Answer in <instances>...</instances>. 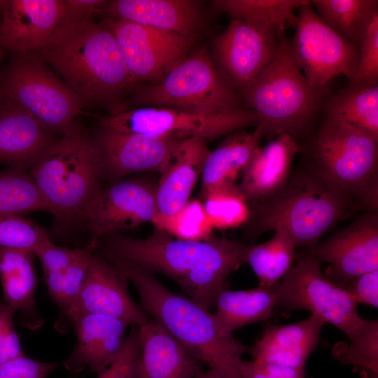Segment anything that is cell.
Segmentation results:
<instances>
[{"instance_id":"obj_46","label":"cell","mask_w":378,"mask_h":378,"mask_svg":"<svg viewBox=\"0 0 378 378\" xmlns=\"http://www.w3.org/2000/svg\"><path fill=\"white\" fill-rule=\"evenodd\" d=\"M196 378H221L218 374L210 369L201 372Z\"/></svg>"},{"instance_id":"obj_26","label":"cell","mask_w":378,"mask_h":378,"mask_svg":"<svg viewBox=\"0 0 378 378\" xmlns=\"http://www.w3.org/2000/svg\"><path fill=\"white\" fill-rule=\"evenodd\" d=\"M98 244L90 240L86 246L72 249L57 246L50 240L35 252L48 293L65 317L81 288Z\"/></svg>"},{"instance_id":"obj_9","label":"cell","mask_w":378,"mask_h":378,"mask_svg":"<svg viewBox=\"0 0 378 378\" xmlns=\"http://www.w3.org/2000/svg\"><path fill=\"white\" fill-rule=\"evenodd\" d=\"M241 102L229 78L204 50H199L160 82L136 88L126 108L159 107L214 113L239 108Z\"/></svg>"},{"instance_id":"obj_18","label":"cell","mask_w":378,"mask_h":378,"mask_svg":"<svg viewBox=\"0 0 378 378\" xmlns=\"http://www.w3.org/2000/svg\"><path fill=\"white\" fill-rule=\"evenodd\" d=\"M128 280L114 264L93 252L81 288L66 316L100 314L118 318L127 326H140L148 316L128 290Z\"/></svg>"},{"instance_id":"obj_11","label":"cell","mask_w":378,"mask_h":378,"mask_svg":"<svg viewBox=\"0 0 378 378\" xmlns=\"http://www.w3.org/2000/svg\"><path fill=\"white\" fill-rule=\"evenodd\" d=\"M258 124L255 113L241 107L202 113L173 108L136 107L119 110L100 118L99 127L124 133L198 137L206 141Z\"/></svg>"},{"instance_id":"obj_5","label":"cell","mask_w":378,"mask_h":378,"mask_svg":"<svg viewBox=\"0 0 378 378\" xmlns=\"http://www.w3.org/2000/svg\"><path fill=\"white\" fill-rule=\"evenodd\" d=\"M250 235L285 231L295 248L309 249L338 221L356 209L308 166L291 174L286 185L270 198L250 205Z\"/></svg>"},{"instance_id":"obj_45","label":"cell","mask_w":378,"mask_h":378,"mask_svg":"<svg viewBox=\"0 0 378 378\" xmlns=\"http://www.w3.org/2000/svg\"><path fill=\"white\" fill-rule=\"evenodd\" d=\"M108 1L104 0H63L64 15L63 20L94 18L104 13Z\"/></svg>"},{"instance_id":"obj_8","label":"cell","mask_w":378,"mask_h":378,"mask_svg":"<svg viewBox=\"0 0 378 378\" xmlns=\"http://www.w3.org/2000/svg\"><path fill=\"white\" fill-rule=\"evenodd\" d=\"M299 146L308 160L307 166L352 204L378 176V141L340 119L322 115L312 134Z\"/></svg>"},{"instance_id":"obj_7","label":"cell","mask_w":378,"mask_h":378,"mask_svg":"<svg viewBox=\"0 0 378 378\" xmlns=\"http://www.w3.org/2000/svg\"><path fill=\"white\" fill-rule=\"evenodd\" d=\"M271 288L276 305L317 315L346 334L351 344L378 347L377 320L362 318L357 311L358 304L326 277L321 262L309 253L291 266Z\"/></svg>"},{"instance_id":"obj_3","label":"cell","mask_w":378,"mask_h":378,"mask_svg":"<svg viewBox=\"0 0 378 378\" xmlns=\"http://www.w3.org/2000/svg\"><path fill=\"white\" fill-rule=\"evenodd\" d=\"M136 288L139 304L221 378H242L240 365L248 347L218 330L213 314L190 298L171 291L155 277L126 261L112 262Z\"/></svg>"},{"instance_id":"obj_2","label":"cell","mask_w":378,"mask_h":378,"mask_svg":"<svg viewBox=\"0 0 378 378\" xmlns=\"http://www.w3.org/2000/svg\"><path fill=\"white\" fill-rule=\"evenodd\" d=\"M34 52L61 76L83 106L116 104L135 85L112 33L94 18L62 20Z\"/></svg>"},{"instance_id":"obj_43","label":"cell","mask_w":378,"mask_h":378,"mask_svg":"<svg viewBox=\"0 0 378 378\" xmlns=\"http://www.w3.org/2000/svg\"><path fill=\"white\" fill-rule=\"evenodd\" d=\"M242 378H305V370L274 363L242 360Z\"/></svg>"},{"instance_id":"obj_31","label":"cell","mask_w":378,"mask_h":378,"mask_svg":"<svg viewBox=\"0 0 378 378\" xmlns=\"http://www.w3.org/2000/svg\"><path fill=\"white\" fill-rule=\"evenodd\" d=\"M322 115L343 120L378 141V84L351 86L330 94Z\"/></svg>"},{"instance_id":"obj_49","label":"cell","mask_w":378,"mask_h":378,"mask_svg":"<svg viewBox=\"0 0 378 378\" xmlns=\"http://www.w3.org/2000/svg\"><path fill=\"white\" fill-rule=\"evenodd\" d=\"M79 378H82V377H79Z\"/></svg>"},{"instance_id":"obj_35","label":"cell","mask_w":378,"mask_h":378,"mask_svg":"<svg viewBox=\"0 0 378 378\" xmlns=\"http://www.w3.org/2000/svg\"><path fill=\"white\" fill-rule=\"evenodd\" d=\"M49 209L28 172L11 168L0 172V216Z\"/></svg>"},{"instance_id":"obj_16","label":"cell","mask_w":378,"mask_h":378,"mask_svg":"<svg viewBox=\"0 0 378 378\" xmlns=\"http://www.w3.org/2000/svg\"><path fill=\"white\" fill-rule=\"evenodd\" d=\"M157 186L139 178L122 179L101 188L84 218L92 241L121 230H132L157 214Z\"/></svg>"},{"instance_id":"obj_12","label":"cell","mask_w":378,"mask_h":378,"mask_svg":"<svg viewBox=\"0 0 378 378\" xmlns=\"http://www.w3.org/2000/svg\"><path fill=\"white\" fill-rule=\"evenodd\" d=\"M298 10L290 47L296 65L309 83L325 88L340 74L351 81L358 67V48L324 24L310 1Z\"/></svg>"},{"instance_id":"obj_40","label":"cell","mask_w":378,"mask_h":378,"mask_svg":"<svg viewBox=\"0 0 378 378\" xmlns=\"http://www.w3.org/2000/svg\"><path fill=\"white\" fill-rule=\"evenodd\" d=\"M139 358V326L134 325L118 355L97 378H138Z\"/></svg>"},{"instance_id":"obj_21","label":"cell","mask_w":378,"mask_h":378,"mask_svg":"<svg viewBox=\"0 0 378 378\" xmlns=\"http://www.w3.org/2000/svg\"><path fill=\"white\" fill-rule=\"evenodd\" d=\"M57 139L30 113L4 98L0 108V163L26 171Z\"/></svg>"},{"instance_id":"obj_1","label":"cell","mask_w":378,"mask_h":378,"mask_svg":"<svg viewBox=\"0 0 378 378\" xmlns=\"http://www.w3.org/2000/svg\"><path fill=\"white\" fill-rule=\"evenodd\" d=\"M250 246L214 236L202 241L181 240L155 229L145 239L108 234L97 247L111 262H130L153 275L170 278L187 297L211 310L226 289L230 275L246 264Z\"/></svg>"},{"instance_id":"obj_17","label":"cell","mask_w":378,"mask_h":378,"mask_svg":"<svg viewBox=\"0 0 378 378\" xmlns=\"http://www.w3.org/2000/svg\"><path fill=\"white\" fill-rule=\"evenodd\" d=\"M308 253L328 264L325 276L340 287L378 270V213H365L310 248Z\"/></svg>"},{"instance_id":"obj_4","label":"cell","mask_w":378,"mask_h":378,"mask_svg":"<svg viewBox=\"0 0 378 378\" xmlns=\"http://www.w3.org/2000/svg\"><path fill=\"white\" fill-rule=\"evenodd\" d=\"M330 94L327 87L315 88L309 83L293 58L285 32L280 35L272 60L248 88L239 92L255 113L256 127L262 138L286 134L299 145L317 127Z\"/></svg>"},{"instance_id":"obj_15","label":"cell","mask_w":378,"mask_h":378,"mask_svg":"<svg viewBox=\"0 0 378 378\" xmlns=\"http://www.w3.org/2000/svg\"><path fill=\"white\" fill-rule=\"evenodd\" d=\"M90 138L97 155L100 178L111 184L134 173L156 172L161 174L171 162L181 140L124 133L101 127Z\"/></svg>"},{"instance_id":"obj_6","label":"cell","mask_w":378,"mask_h":378,"mask_svg":"<svg viewBox=\"0 0 378 378\" xmlns=\"http://www.w3.org/2000/svg\"><path fill=\"white\" fill-rule=\"evenodd\" d=\"M28 173L58 223L84 220L102 188L91 138L75 121Z\"/></svg>"},{"instance_id":"obj_32","label":"cell","mask_w":378,"mask_h":378,"mask_svg":"<svg viewBox=\"0 0 378 378\" xmlns=\"http://www.w3.org/2000/svg\"><path fill=\"white\" fill-rule=\"evenodd\" d=\"M310 4L324 24L358 48L378 16L377 0H312Z\"/></svg>"},{"instance_id":"obj_48","label":"cell","mask_w":378,"mask_h":378,"mask_svg":"<svg viewBox=\"0 0 378 378\" xmlns=\"http://www.w3.org/2000/svg\"><path fill=\"white\" fill-rule=\"evenodd\" d=\"M2 54H3L2 48H0V58H1V57L2 55Z\"/></svg>"},{"instance_id":"obj_33","label":"cell","mask_w":378,"mask_h":378,"mask_svg":"<svg viewBox=\"0 0 378 378\" xmlns=\"http://www.w3.org/2000/svg\"><path fill=\"white\" fill-rule=\"evenodd\" d=\"M268 241L251 245L246 255L248 264L259 280V286L272 287L292 266L296 248L285 231L276 230Z\"/></svg>"},{"instance_id":"obj_44","label":"cell","mask_w":378,"mask_h":378,"mask_svg":"<svg viewBox=\"0 0 378 378\" xmlns=\"http://www.w3.org/2000/svg\"><path fill=\"white\" fill-rule=\"evenodd\" d=\"M358 304L378 307V270L359 275L341 286Z\"/></svg>"},{"instance_id":"obj_37","label":"cell","mask_w":378,"mask_h":378,"mask_svg":"<svg viewBox=\"0 0 378 378\" xmlns=\"http://www.w3.org/2000/svg\"><path fill=\"white\" fill-rule=\"evenodd\" d=\"M204 196L203 205L214 228H235L248 222L250 204L237 185L215 190Z\"/></svg>"},{"instance_id":"obj_30","label":"cell","mask_w":378,"mask_h":378,"mask_svg":"<svg viewBox=\"0 0 378 378\" xmlns=\"http://www.w3.org/2000/svg\"><path fill=\"white\" fill-rule=\"evenodd\" d=\"M276 306V295L271 287L225 289L216 298L213 316L219 332L228 336L244 326L269 319Z\"/></svg>"},{"instance_id":"obj_36","label":"cell","mask_w":378,"mask_h":378,"mask_svg":"<svg viewBox=\"0 0 378 378\" xmlns=\"http://www.w3.org/2000/svg\"><path fill=\"white\" fill-rule=\"evenodd\" d=\"M151 223L176 239L194 241L208 239L214 229L203 203L197 200H189L170 216L155 214Z\"/></svg>"},{"instance_id":"obj_42","label":"cell","mask_w":378,"mask_h":378,"mask_svg":"<svg viewBox=\"0 0 378 378\" xmlns=\"http://www.w3.org/2000/svg\"><path fill=\"white\" fill-rule=\"evenodd\" d=\"M57 363H45L23 355L0 365V378H47Z\"/></svg>"},{"instance_id":"obj_41","label":"cell","mask_w":378,"mask_h":378,"mask_svg":"<svg viewBox=\"0 0 378 378\" xmlns=\"http://www.w3.org/2000/svg\"><path fill=\"white\" fill-rule=\"evenodd\" d=\"M16 312L7 303H0V365L25 355L14 326Z\"/></svg>"},{"instance_id":"obj_34","label":"cell","mask_w":378,"mask_h":378,"mask_svg":"<svg viewBox=\"0 0 378 378\" xmlns=\"http://www.w3.org/2000/svg\"><path fill=\"white\" fill-rule=\"evenodd\" d=\"M308 0H215L214 8L229 14L231 18L264 22L285 31L288 26H295V11L308 4Z\"/></svg>"},{"instance_id":"obj_13","label":"cell","mask_w":378,"mask_h":378,"mask_svg":"<svg viewBox=\"0 0 378 378\" xmlns=\"http://www.w3.org/2000/svg\"><path fill=\"white\" fill-rule=\"evenodd\" d=\"M134 84H155L187 56L193 38L146 25L105 17Z\"/></svg>"},{"instance_id":"obj_24","label":"cell","mask_w":378,"mask_h":378,"mask_svg":"<svg viewBox=\"0 0 378 378\" xmlns=\"http://www.w3.org/2000/svg\"><path fill=\"white\" fill-rule=\"evenodd\" d=\"M300 151L299 144L286 134L260 146L237 185L250 205L262 202L282 189L291 176L293 160Z\"/></svg>"},{"instance_id":"obj_27","label":"cell","mask_w":378,"mask_h":378,"mask_svg":"<svg viewBox=\"0 0 378 378\" xmlns=\"http://www.w3.org/2000/svg\"><path fill=\"white\" fill-rule=\"evenodd\" d=\"M210 150L202 138L181 139L156 188L157 215L170 216L189 200Z\"/></svg>"},{"instance_id":"obj_28","label":"cell","mask_w":378,"mask_h":378,"mask_svg":"<svg viewBox=\"0 0 378 378\" xmlns=\"http://www.w3.org/2000/svg\"><path fill=\"white\" fill-rule=\"evenodd\" d=\"M35 256L31 251L0 248V279L6 303L20 311L23 323L33 330L43 324L35 300Z\"/></svg>"},{"instance_id":"obj_39","label":"cell","mask_w":378,"mask_h":378,"mask_svg":"<svg viewBox=\"0 0 378 378\" xmlns=\"http://www.w3.org/2000/svg\"><path fill=\"white\" fill-rule=\"evenodd\" d=\"M358 49V67L351 86L378 84V16L371 22Z\"/></svg>"},{"instance_id":"obj_10","label":"cell","mask_w":378,"mask_h":378,"mask_svg":"<svg viewBox=\"0 0 378 378\" xmlns=\"http://www.w3.org/2000/svg\"><path fill=\"white\" fill-rule=\"evenodd\" d=\"M12 53L0 76V92L61 136L80 113L82 102L36 53Z\"/></svg>"},{"instance_id":"obj_29","label":"cell","mask_w":378,"mask_h":378,"mask_svg":"<svg viewBox=\"0 0 378 378\" xmlns=\"http://www.w3.org/2000/svg\"><path fill=\"white\" fill-rule=\"evenodd\" d=\"M262 138L258 127L248 133L239 130L230 135L214 150L210 151L202 174L203 194L223 188L236 186Z\"/></svg>"},{"instance_id":"obj_47","label":"cell","mask_w":378,"mask_h":378,"mask_svg":"<svg viewBox=\"0 0 378 378\" xmlns=\"http://www.w3.org/2000/svg\"><path fill=\"white\" fill-rule=\"evenodd\" d=\"M4 97L3 96L1 92H0V108L2 106V104L4 103Z\"/></svg>"},{"instance_id":"obj_14","label":"cell","mask_w":378,"mask_h":378,"mask_svg":"<svg viewBox=\"0 0 378 378\" xmlns=\"http://www.w3.org/2000/svg\"><path fill=\"white\" fill-rule=\"evenodd\" d=\"M283 32L270 24L231 18L226 29L214 38L213 61L238 94L272 60Z\"/></svg>"},{"instance_id":"obj_19","label":"cell","mask_w":378,"mask_h":378,"mask_svg":"<svg viewBox=\"0 0 378 378\" xmlns=\"http://www.w3.org/2000/svg\"><path fill=\"white\" fill-rule=\"evenodd\" d=\"M0 47L12 52L41 49L64 18L63 0L1 1Z\"/></svg>"},{"instance_id":"obj_38","label":"cell","mask_w":378,"mask_h":378,"mask_svg":"<svg viewBox=\"0 0 378 378\" xmlns=\"http://www.w3.org/2000/svg\"><path fill=\"white\" fill-rule=\"evenodd\" d=\"M50 241L46 230L21 215L0 216V248L35 252Z\"/></svg>"},{"instance_id":"obj_23","label":"cell","mask_w":378,"mask_h":378,"mask_svg":"<svg viewBox=\"0 0 378 378\" xmlns=\"http://www.w3.org/2000/svg\"><path fill=\"white\" fill-rule=\"evenodd\" d=\"M326 321L316 314L289 325H268L261 337L248 347L253 360L305 370L317 349Z\"/></svg>"},{"instance_id":"obj_22","label":"cell","mask_w":378,"mask_h":378,"mask_svg":"<svg viewBox=\"0 0 378 378\" xmlns=\"http://www.w3.org/2000/svg\"><path fill=\"white\" fill-rule=\"evenodd\" d=\"M138 378H196L203 363L153 319L139 326Z\"/></svg>"},{"instance_id":"obj_25","label":"cell","mask_w":378,"mask_h":378,"mask_svg":"<svg viewBox=\"0 0 378 378\" xmlns=\"http://www.w3.org/2000/svg\"><path fill=\"white\" fill-rule=\"evenodd\" d=\"M105 17L193 38L202 24L200 4L191 0L108 1Z\"/></svg>"},{"instance_id":"obj_50","label":"cell","mask_w":378,"mask_h":378,"mask_svg":"<svg viewBox=\"0 0 378 378\" xmlns=\"http://www.w3.org/2000/svg\"><path fill=\"white\" fill-rule=\"evenodd\" d=\"M0 48H1L0 47Z\"/></svg>"},{"instance_id":"obj_20","label":"cell","mask_w":378,"mask_h":378,"mask_svg":"<svg viewBox=\"0 0 378 378\" xmlns=\"http://www.w3.org/2000/svg\"><path fill=\"white\" fill-rule=\"evenodd\" d=\"M76 343L63 365L72 372L85 369L97 374L105 370L121 351L128 326L122 321L100 314H83L70 321Z\"/></svg>"}]
</instances>
